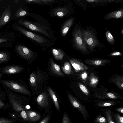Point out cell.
I'll use <instances>...</instances> for the list:
<instances>
[{
	"label": "cell",
	"mask_w": 123,
	"mask_h": 123,
	"mask_svg": "<svg viewBox=\"0 0 123 123\" xmlns=\"http://www.w3.org/2000/svg\"><path fill=\"white\" fill-rule=\"evenodd\" d=\"M6 92L9 104L12 112L19 117L20 113L22 111L26 110L23 100L18 94L10 92L9 90H7Z\"/></svg>",
	"instance_id": "1"
},
{
	"label": "cell",
	"mask_w": 123,
	"mask_h": 123,
	"mask_svg": "<svg viewBox=\"0 0 123 123\" xmlns=\"http://www.w3.org/2000/svg\"><path fill=\"white\" fill-rule=\"evenodd\" d=\"M15 23L29 29L43 34L48 37L49 36V34L47 30V28L40 24L23 19H17Z\"/></svg>",
	"instance_id": "2"
},
{
	"label": "cell",
	"mask_w": 123,
	"mask_h": 123,
	"mask_svg": "<svg viewBox=\"0 0 123 123\" xmlns=\"http://www.w3.org/2000/svg\"><path fill=\"white\" fill-rule=\"evenodd\" d=\"M12 26L14 30L18 31L39 44H43L45 43L46 41V39L44 37L26 30L16 23L13 24Z\"/></svg>",
	"instance_id": "3"
},
{
	"label": "cell",
	"mask_w": 123,
	"mask_h": 123,
	"mask_svg": "<svg viewBox=\"0 0 123 123\" xmlns=\"http://www.w3.org/2000/svg\"><path fill=\"white\" fill-rule=\"evenodd\" d=\"M16 39L15 36L12 31L0 32V48L12 47L13 42Z\"/></svg>",
	"instance_id": "4"
},
{
	"label": "cell",
	"mask_w": 123,
	"mask_h": 123,
	"mask_svg": "<svg viewBox=\"0 0 123 123\" xmlns=\"http://www.w3.org/2000/svg\"><path fill=\"white\" fill-rule=\"evenodd\" d=\"M83 39L87 46L92 51L99 44V43L92 32L89 30H83L82 31Z\"/></svg>",
	"instance_id": "5"
},
{
	"label": "cell",
	"mask_w": 123,
	"mask_h": 123,
	"mask_svg": "<svg viewBox=\"0 0 123 123\" xmlns=\"http://www.w3.org/2000/svg\"><path fill=\"white\" fill-rule=\"evenodd\" d=\"M73 37L74 41L76 47L83 52H87V45L83 39L82 31L80 28L76 29L73 34Z\"/></svg>",
	"instance_id": "6"
},
{
	"label": "cell",
	"mask_w": 123,
	"mask_h": 123,
	"mask_svg": "<svg viewBox=\"0 0 123 123\" xmlns=\"http://www.w3.org/2000/svg\"><path fill=\"white\" fill-rule=\"evenodd\" d=\"M2 83L8 88L16 92L27 95L31 93L24 86L12 80H2Z\"/></svg>",
	"instance_id": "7"
},
{
	"label": "cell",
	"mask_w": 123,
	"mask_h": 123,
	"mask_svg": "<svg viewBox=\"0 0 123 123\" xmlns=\"http://www.w3.org/2000/svg\"><path fill=\"white\" fill-rule=\"evenodd\" d=\"M14 49L19 55L27 60L31 58L33 55V51L25 46L18 43L15 46Z\"/></svg>",
	"instance_id": "8"
},
{
	"label": "cell",
	"mask_w": 123,
	"mask_h": 123,
	"mask_svg": "<svg viewBox=\"0 0 123 123\" xmlns=\"http://www.w3.org/2000/svg\"><path fill=\"white\" fill-rule=\"evenodd\" d=\"M24 69L21 66L11 65L4 67L0 71L1 72L4 74H12L19 73L23 71Z\"/></svg>",
	"instance_id": "9"
},
{
	"label": "cell",
	"mask_w": 123,
	"mask_h": 123,
	"mask_svg": "<svg viewBox=\"0 0 123 123\" xmlns=\"http://www.w3.org/2000/svg\"><path fill=\"white\" fill-rule=\"evenodd\" d=\"M68 97L72 105L74 107L77 108L82 113L83 117H85L87 115V112L85 106L81 104L71 94H68Z\"/></svg>",
	"instance_id": "10"
},
{
	"label": "cell",
	"mask_w": 123,
	"mask_h": 123,
	"mask_svg": "<svg viewBox=\"0 0 123 123\" xmlns=\"http://www.w3.org/2000/svg\"><path fill=\"white\" fill-rule=\"evenodd\" d=\"M11 11L9 6L2 12L0 17V30L10 20Z\"/></svg>",
	"instance_id": "11"
},
{
	"label": "cell",
	"mask_w": 123,
	"mask_h": 123,
	"mask_svg": "<svg viewBox=\"0 0 123 123\" xmlns=\"http://www.w3.org/2000/svg\"><path fill=\"white\" fill-rule=\"evenodd\" d=\"M69 61L75 71L76 72L89 69L83 63L76 59H70Z\"/></svg>",
	"instance_id": "12"
},
{
	"label": "cell",
	"mask_w": 123,
	"mask_h": 123,
	"mask_svg": "<svg viewBox=\"0 0 123 123\" xmlns=\"http://www.w3.org/2000/svg\"><path fill=\"white\" fill-rule=\"evenodd\" d=\"M108 60L93 59L85 60V63L88 64L96 66H103L111 62Z\"/></svg>",
	"instance_id": "13"
},
{
	"label": "cell",
	"mask_w": 123,
	"mask_h": 123,
	"mask_svg": "<svg viewBox=\"0 0 123 123\" xmlns=\"http://www.w3.org/2000/svg\"><path fill=\"white\" fill-rule=\"evenodd\" d=\"M42 77L38 72H33L30 75L29 80L31 85L33 87L35 86L41 81Z\"/></svg>",
	"instance_id": "14"
},
{
	"label": "cell",
	"mask_w": 123,
	"mask_h": 123,
	"mask_svg": "<svg viewBox=\"0 0 123 123\" xmlns=\"http://www.w3.org/2000/svg\"><path fill=\"white\" fill-rule=\"evenodd\" d=\"M38 104L43 108L46 107L48 104V95L46 92H43L37 97Z\"/></svg>",
	"instance_id": "15"
},
{
	"label": "cell",
	"mask_w": 123,
	"mask_h": 123,
	"mask_svg": "<svg viewBox=\"0 0 123 123\" xmlns=\"http://www.w3.org/2000/svg\"><path fill=\"white\" fill-rule=\"evenodd\" d=\"M123 16V10L121 9L107 14L105 17V19L107 20L112 18L117 19L122 18Z\"/></svg>",
	"instance_id": "16"
},
{
	"label": "cell",
	"mask_w": 123,
	"mask_h": 123,
	"mask_svg": "<svg viewBox=\"0 0 123 123\" xmlns=\"http://www.w3.org/2000/svg\"><path fill=\"white\" fill-rule=\"evenodd\" d=\"M69 11L67 8L65 7L57 8L53 10V15L58 17H63L68 13Z\"/></svg>",
	"instance_id": "17"
},
{
	"label": "cell",
	"mask_w": 123,
	"mask_h": 123,
	"mask_svg": "<svg viewBox=\"0 0 123 123\" xmlns=\"http://www.w3.org/2000/svg\"><path fill=\"white\" fill-rule=\"evenodd\" d=\"M50 68L52 72L54 74L60 76L64 75L61 70L59 66L54 63L52 59L50 60Z\"/></svg>",
	"instance_id": "18"
},
{
	"label": "cell",
	"mask_w": 123,
	"mask_h": 123,
	"mask_svg": "<svg viewBox=\"0 0 123 123\" xmlns=\"http://www.w3.org/2000/svg\"><path fill=\"white\" fill-rule=\"evenodd\" d=\"M29 120L33 122H35L38 120L40 118L39 114L36 112L31 111L25 110Z\"/></svg>",
	"instance_id": "19"
},
{
	"label": "cell",
	"mask_w": 123,
	"mask_h": 123,
	"mask_svg": "<svg viewBox=\"0 0 123 123\" xmlns=\"http://www.w3.org/2000/svg\"><path fill=\"white\" fill-rule=\"evenodd\" d=\"M73 22V19L71 18L67 20L63 25L61 30L62 35L65 36L72 26Z\"/></svg>",
	"instance_id": "20"
},
{
	"label": "cell",
	"mask_w": 123,
	"mask_h": 123,
	"mask_svg": "<svg viewBox=\"0 0 123 123\" xmlns=\"http://www.w3.org/2000/svg\"><path fill=\"white\" fill-rule=\"evenodd\" d=\"M52 52L55 59L58 60H62V59L65 54L62 50L52 48Z\"/></svg>",
	"instance_id": "21"
},
{
	"label": "cell",
	"mask_w": 123,
	"mask_h": 123,
	"mask_svg": "<svg viewBox=\"0 0 123 123\" xmlns=\"http://www.w3.org/2000/svg\"><path fill=\"white\" fill-rule=\"evenodd\" d=\"M48 90L49 94L52 99L56 109L58 111H59L60 110V109L59 104L57 97L55 93L52 89L49 87L48 88Z\"/></svg>",
	"instance_id": "22"
},
{
	"label": "cell",
	"mask_w": 123,
	"mask_h": 123,
	"mask_svg": "<svg viewBox=\"0 0 123 123\" xmlns=\"http://www.w3.org/2000/svg\"><path fill=\"white\" fill-rule=\"evenodd\" d=\"M98 80V77L93 73L91 74L89 77V85L91 86L93 88L96 87Z\"/></svg>",
	"instance_id": "23"
},
{
	"label": "cell",
	"mask_w": 123,
	"mask_h": 123,
	"mask_svg": "<svg viewBox=\"0 0 123 123\" xmlns=\"http://www.w3.org/2000/svg\"><path fill=\"white\" fill-rule=\"evenodd\" d=\"M10 57V55L8 52L4 51H0V63L7 62Z\"/></svg>",
	"instance_id": "24"
},
{
	"label": "cell",
	"mask_w": 123,
	"mask_h": 123,
	"mask_svg": "<svg viewBox=\"0 0 123 123\" xmlns=\"http://www.w3.org/2000/svg\"><path fill=\"white\" fill-rule=\"evenodd\" d=\"M28 14V12L26 10L20 8L16 12L14 15V17L15 19H18L27 15Z\"/></svg>",
	"instance_id": "25"
},
{
	"label": "cell",
	"mask_w": 123,
	"mask_h": 123,
	"mask_svg": "<svg viewBox=\"0 0 123 123\" xmlns=\"http://www.w3.org/2000/svg\"><path fill=\"white\" fill-rule=\"evenodd\" d=\"M112 81L119 88L122 89H123V76H119L114 77L112 80Z\"/></svg>",
	"instance_id": "26"
},
{
	"label": "cell",
	"mask_w": 123,
	"mask_h": 123,
	"mask_svg": "<svg viewBox=\"0 0 123 123\" xmlns=\"http://www.w3.org/2000/svg\"><path fill=\"white\" fill-rule=\"evenodd\" d=\"M62 68L63 72L67 74H70L72 72L71 65L68 62H65L63 66L62 67Z\"/></svg>",
	"instance_id": "27"
},
{
	"label": "cell",
	"mask_w": 123,
	"mask_h": 123,
	"mask_svg": "<svg viewBox=\"0 0 123 123\" xmlns=\"http://www.w3.org/2000/svg\"><path fill=\"white\" fill-rule=\"evenodd\" d=\"M97 104L99 107H107L114 105L115 103L113 101H102L98 103Z\"/></svg>",
	"instance_id": "28"
},
{
	"label": "cell",
	"mask_w": 123,
	"mask_h": 123,
	"mask_svg": "<svg viewBox=\"0 0 123 123\" xmlns=\"http://www.w3.org/2000/svg\"><path fill=\"white\" fill-rule=\"evenodd\" d=\"M0 109L8 110L12 112L9 104L5 103L3 101L0 100Z\"/></svg>",
	"instance_id": "29"
},
{
	"label": "cell",
	"mask_w": 123,
	"mask_h": 123,
	"mask_svg": "<svg viewBox=\"0 0 123 123\" xmlns=\"http://www.w3.org/2000/svg\"><path fill=\"white\" fill-rule=\"evenodd\" d=\"M106 37L107 41L110 44H113L115 42V40L114 37L109 31H107L106 33Z\"/></svg>",
	"instance_id": "30"
},
{
	"label": "cell",
	"mask_w": 123,
	"mask_h": 123,
	"mask_svg": "<svg viewBox=\"0 0 123 123\" xmlns=\"http://www.w3.org/2000/svg\"><path fill=\"white\" fill-rule=\"evenodd\" d=\"M16 121L6 117H0V123H15Z\"/></svg>",
	"instance_id": "31"
},
{
	"label": "cell",
	"mask_w": 123,
	"mask_h": 123,
	"mask_svg": "<svg viewBox=\"0 0 123 123\" xmlns=\"http://www.w3.org/2000/svg\"><path fill=\"white\" fill-rule=\"evenodd\" d=\"M105 115L109 123H115L113 121L111 111L108 110L105 112Z\"/></svg>",
	"instance_id": "32"
},
{
	"label": "cell",
	"mask_w": 123,
	"mask_h": 123,
	"mask_svg": "<svg viewBox=\"0 0 123 123\" xmlns=\"http://www.w3.org/2000/svg\"><path fill=\"white\" fill-rule=\"evenodd\" d=\"M79 85L80 88L82 92L86 95H88L89 93L88 89L85 86L81 83H79Z\"/></svg>",
	"instance_id": "33"
},
{
	"label": "cell",
	"mask_w": 123,
	"mask_h": 123,
	"mask_svg": "<svg viewBox=\"0 0 123 123\" xmlns=\"http://www.w3.org/2000/svg\"><path fill=\"white\" fill-rule=\"evenodd\" d=\"M8 115L13 120L16 121H21L19 117L16 114L13 112L10 111L8 113Z\"/></svg>",
	"instance_id": "34"
},
{
	"label": "cell",
	"mask_w": 123,
	"mask_h": 123,
	"mask_svg": "<svg viewBox=\"0 0 123 123\" xmlns=\"http://www.w3.org/2000/svg\"><path fill=\"white\" fill-rule=\"evenodd\" d=\"M96 122L98 123H107L106 119L100 115L97 117Z\"/></svg>",
	"instance_id": "35"
},
{
	"label": "cell",
	"mask_w": 123,
	"mask_h": 123,
	"mask_svg": "<svg viewBox=\"0 0 123 123\" xmlns=\"http://www.w3.org/2000/svg\"><path fill=\"white\" fill-rule=\"evenodd\" d=\"M106 97L111 99H116L119 97L118 96L113 93L109 92L107 93L106 95Z\"/></svg>",
	"instance_id": "36"
},
{
	"label": "cell",
	"mask_w": 123,
	"mask_h": 123,
	"mask_svg": "<svg viewBox=\"0 0 123 123\" xmlns=\"http://www.w3.org/2000/svg\"><path fill=\"white\" fill-rule=\"evenodd\" d=\"M62 123H70L69 118L67 114L65 112L63 115Z\"/></svg>",
	"instance_id": "37"
},
{
	"label": "cell",
	"mask_w": 123,
	"mask_h": 123,
	"mask_svg": "<svg viewBox=\"0 0 123 123\" xmlns=\"http://www.w3.org/2000/svg\"><path fill=\"white\" fill-rule=\"evenodd\" d=\"M115 118L118 123H123V117L118 114L115 115Z\"/></svg>",
	"instance_id": "38"
},
{
	"label": "cell",
	"mask_w": 123,
	"mask_h": 123,
	"mask_svg": "<svg viewBox=\"0 0 123 123\" xmlns=\"http://www.w3.org/2000/svg\"><path fill=\"white\" fill-rule=\"evenodd\" d=\"M80 77L83 81H86L87 78V72L84 71L82 73Z\"/></svg>",
	"instance_id": "39"
},
{
	"label": "cell",
	"mask_w": 123,
	"mask_h": 123,
	"mask_svg": "<svg viewBox=\"0 0 123 123\" xmlns=\"http://www.w3.org/2000/svg\"><path fill=\"white\" fill-rule=\"evenodd\" d=\"M87 2L90 3H102L107 1V0H86Z\"/></svg>",
	"instance_id": "40"
},
{
	"label": "cell",
	"mask_w": 123,
	"mask_h": 123,
	"mask_svg": "<svg viewBox=\"0 0 123 123\" xmlns=\"http://www.w3.org/2000/svg\"><path fill=\"white\" fill-rule=\"evenodd\" d=\"M122 53L116 51L113 52L109 55V56H121Z\"/></svg>",
	"instance_id": "41"
},
{
	"label": "cell",
	"mask_w": 123,
	"mask_h": 123,
	"mask_svg": "<svg viewBox=\"0 0 123 123\" xmlns=\"http://www.w3.org/2000/svg\"><path fill=\"white\" fill-rule=\"evenodd\" d=\"M25 1L28 3H33L37 4H41L42 3L40 1V0H26Z\"/></svg>",
	"instance_id": "42"
},
{
	"label": "cell",
	"mask_w": 123,
	"mask_h": 123,
	"mask_svg": "<svg viewBox=\"0 0 123 123\" xmlns=\"http://www.w3.org/2000/svg\"><path fill=\"white\" fill-rule=\"evenodd\" d=\"M49 119V116H47L43 119L40 123H48Z\"/></svg>",
	"instance_id": "43"
},
{
	"label": "cell",
	"mask_w": 123,
	"mask_h": 123,
	"mask_svg": "<svg viewBox=\"0 0 123 123\" xmlns=\"http://www.w3.org/2000/svg\"><path fill=\"white\" fill-rule=\"evenodd\" d=\"M6 99L5 95L3 93L0 92V100L4 101Z\"/></svg>",
	"instance_id": "44"
},
{
	"label": "cell",
	"mask_w": 123,
	"mask_h": 123,
	"mask_svg": "<svg viewBox=\"0 0 123 123\" xmlns=\"http://www.w3.org/2000/svg\"><path fill=\"white\" fill-rule=\"evenodd\" d=\"M40 1L42 3L45 4H47L48 3L53 2L54 1L53 0H40Z\"/></svg>",
	"instance_id": "45"
},
{
	"label": "cell",
	"mask_w": 123,
	"mask_h": 123,
	"mask_svg": "<svg viewBox=\"0 0 123 123\" xmlns=\"http://www.w3.org/2000/svg\"><path fill=\"white\" fill-rule=\"evenodd\" d=\"M116 110L120 113H123V107L119 108L117 109Z\"/></svg>",
	"instance_id": "46"
},
{
	"label": "cell",
	"mask_w": 123,
	"mask_h": 123,
	"mask_svg": "<svg viewBox=\"0 0 123 123\" xmlns=\"http://www.w3.org/2000/svg\"><path fill=\"white\" fill-rule=\"evenodd\" d=\"M2 75L0 74V78L2 77Z\"/></svg>",
	"instance_id": "47"
},
{
	"label": "cell",
	"mask_w": 123,
	"mask_h": 123,
	"mask_svg": "<svg viewBox=\"0 0 123 123\" xmlns=\"http://www.w3.org/2000/svg\"><path fill=\"white\" fill-rule=\"evenodd\" d=\"M123 29H122V31L121 32V33L122 34H123Z\"/></svg>",
	"instance_id": "48"
}]
</instances>
